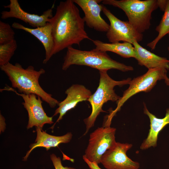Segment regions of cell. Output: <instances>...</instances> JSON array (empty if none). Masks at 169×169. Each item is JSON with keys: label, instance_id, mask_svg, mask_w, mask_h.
Returning a JSON list of instances; mask_svg holds the SVG:
<instances>
[{"label": "cell", "instance_id": "cell-1", "mask_svg": "<svg viewBox=\"0 0 169 169\" xmlns=\"http://www.w3.org/2000/svg\"><path fill=\"white\" fill-rule=\"evenodd\" d=\"M72 0L61 1L49 22L52 26L54 45L53 55L73 44L80 45L85 39L91 40L85 30V22Z\"/></svg>", "mask_w": 169, "mask_h": 169}, {"label": "cell", "instance_id": "cell-2", "mask_svg": "<svg viewBox=\"0 0 169 169\" xmlns=\"http://www.w3.org/2000/svg\"><path fill=\"white\" fill-rule=\"evenodd\" d=\"M0 69L8 76L12 87L17 89L20 93L34 94L51 108L58 105L59 102L54 98L51 94L45 91L39 84L40 76L45 72L44 69L36 70L32 65L24 69L19 63L13 65L10 63L0 66Z\"/></svg>", "mask_w": 169, "mask_h": 169}, {"label": "cell", "instance_id": "cell-3", "mask_svg": "<svg viewBox=\"0 0 169 169\" xmlns=\"http://www.w3.org/2000/svg\"><path fill=\"white\" fill-rule=\"evenodd\" d=\"M73 65L87 66L99 71L115 69L127 72L134 69L131 66L113 60L106 52L95 49L90 51L82 50L70 46L67 48L62 69L66 70Z\"/></svg>", "mask_w": 169, "mask_h": 169}, {"label": "cell", "instance_id": "cell-4", "mask_svg": "<svg viewBox=\"0 0 169 169\" xmlns=\"http://www.w3.org/2000/svg\"><path fill=\"white\" fill-rule=\"evenodd\" d=\"M100 78L99 85L95 92L87 100L90 104L92 111L87 118L84 120L86 125V131L84 135H86L94 125L97 118L100 112H105L102 109L103 105L108 101H118L120 97L118 95L114 89L116 86H121L129 84L131 78L120 81L112 79L106 70H99Z\"/></svg>", "mask_w": 169, "mask_h": 169}, {"label": "cell", "instance_id": "cell-5", "mask_svg": "<svg viewBox=\"0 0 169 169\" xmlns=\"http://www.w3.org/2000/svg\"><path fill=\"white\" fill-rule=\"evenodd\" d=\"M102 3L122 10L129 22L141 33L149 28L152 13L158 8V0H104Z\"/></svg>", "mask_w": 169, "mask_h": 169}, {"label": "cell", "instance_id": "cell-6", "mask_svg": "<svg viewBox=\"0 0 169 169\" xmlns=\"http://www.w3.org/2000/svg\"><path fill=\"white\" fill-rule=\"evenodd\" d=\"M167 72L166 69L163 68L149 69L145 74L131 80L129 87L124 91L122 96L116 102V108L108 116L106 122L111 124L112 120L116 113L131 97L139 92L150 91L156 84L157 81L165 80L168 77Z\"/></svg>", "mask_w": 169, "mask_h": 169}, {"label": "cell", "instance_id": "cell-7", "mask_svg": "<svg viewBox=\"0 0 169 169\" xmlns=\"http://www.w3.org/2000/svg\"><path fill=\"white\" fill-rule=\"evenodd\" d=\"M116 129L110 126L98 127L90 135L89 142L83 156L90 161L99 164L101 158L108 150L116 144Z\"/></svg>", "mask_w": 169, "mask_h": 169}, {"label": "cell", "instance_id": "cell-8", "mask_svg": "<svg viewBox=\"0 0 169 169\" xmlns=\"http://www.w3.org/2000/svg\"><path fill=\"white\" fill-rule=\"evenodd\" d=\"M102 11L110 22L106 36L110 43L122 41L132 44L134 42L138 43L142 40L143 34L138 32L128 21L120 20L103 4Z\"/></svg>", "mask_w": 169, "mask_h": 169}, {"label": "cell", "instance_id": "cell-9", "mask_svg": "<svg viewBox=\"0 0 169 169\" xmlns=\"http://www.w3.org/2000/svg\"><path fill=\"white\" fill-rule=\"evenodd\" d=\"M132 146L131 144L116 142L103 154L100 163L106 169H139L140 163L132 160L126 154Z\"/></svg>", "mask_w": 169, "mask_h": 169}, {"label": "cell", "instance_id": "cell-10", "mask_svg": "<svg viewBox=\"0 0 169 169\" xmlns=\"http://www.w3.org/2000/svg\"><path fill=\"white\" fill-rule=\"evenodd\" d=\"M4 90L12 91L23 99L24 101L22 104L28 114L27 129L34 126L42 128L45 124L53 123V116L49 117L45 113L43 107L42 100L40 97L33 94H25L18 93L10 87L6 88Z\"/></svg>", "mask_w": 169, "mask_h": 169}, {"label": "cell", "instance_id": "cell-11", "mask_svg": "<svg viewBox=\"0 0 169 169\" xmlns=\"http://www.w3.org/2000/svg\"><path fill=\"white\" fill-rule=\"evenodd\" d=\"M3 7L5 8H9V10L1 12V17L2 19L16 18L36 28L45 26L49 22L50 18L53 17L52 8L46 10L41 15L31 14L22 9L18 0H10V4Z\"/></svg>", "mask_w": 169, "mask_h": 169}, {"label": "cell", "instance_id": "cell-12", "mask_svg": "<svg viewBox=\"0 0 169 169\" xmlns=\"http://www.w3.org/2000/svg\"><path fill=\"white\" fill-rule=\"evenodd\" d=\"M81 8L84 13L83 18L86 25L97 31L106 32L110 25L101 17L103 4L99 3L102 0H73Z\"/></svg>", "mask_w": 169, "mask_h": 169}, {"label": "cell", "instance_id": "cell-13", "mask_svg": "<svg viewBox=\"0 0 169 169\" xmlns=\"http://www.w3.org/2000/svg\"><path fill=\"white\" fill-rule=\"evenodd\" d=\"M67 96L63 101L59 102L58 108L53 115L59 114V117L54 125L62 119L63 116L68 111L74 108L79 102L87 100L92 94L91 91L84 85L73 84L65 91Z\"/></svg>", "mask_w": 169, "mask_h": 169}, {"label": "cell", "instance_id": "cell-14", "mask_svg": "<svg viewBox=\"0 0 169 169\" xmlns=\"http://www.w3.org/2000/svg\"><path fill=\"white\" fill-rule=\"evenodd\" d=\"M12 27L30 33L42 43L45 50V58L43 63L46 64L53 56L52 53L54 45L51 23L48 22L44 26L32 28L26 27L20 23L14 22Z\"/></svg>", "mask_w": 169, "mask_h": 169}, {"label": "cell", "instance_id": "cell-15", "mask_svg": "<svg viewBox=\"0 0 169 169\" xmlns=\"http://www.w3.org/2000/svg\"><path fill=\"white\" fill-rule=\"evenodd\" d=\"M144 113L149 117L150 120V129L147 138L141 144L140 148L145 150L157 146L158 137L159 132L169 124V108L166 110L165 116L162 118L156 117L150 113L144 104Z\"/></svg>", "mask_w": 169, "mask_h": 169}, {"label": "cell", "instance_id": "cell-16", "mask_svg": "<svg viewBox=\"0 0 169 169\" xmlns=\"http://www.w3.org/2000/svg\"><path fill=\"white\" fill-rule=\"evenodd\" d=\"M134 48L135 58L138 64L149 69L163 68L169 69V60L159 56L144 48L137 42L132 44Z\"/></svg>", "mask_w": 169, "mask_h": 169}, {"label": "cell", "instance_id": "cell-17", "mask_svg": "<svg viewBox=\"0 0 169 169\" xmlns=\"http://www.w3.org/2000/svg\"><path fill=\"white\" fill-rule=\"evenodd\" d=\"M37 136L35 143L30 146V149L23 157V160L26 161L33 150L36 148L41 147L45 148L48 150L51 147L57 146L60 144L66 143L71 140L72 134L71 132H68L61 136H56L49 134L43 131L42 128L36 127Z\"/></svg>", "mask_w": 169, "mask_h": 169}, {"label": "cell", "instance_id": "cell-18", "mask_svg": "<svg viewBox=\"0 0 169 169\" xmlns=\"http://www.w3.org/2000/svg\"><path fill=\"white\" fill-rule=\"evenodd\" d=\"M95 46L96 50L106 52H111L124 58L135 57L134 48L133 45L128 42L106 43L98 40H92Z\"/></svg>", "mask_w": 169, "mask_h": 169}, {"label": "cell", "instance_id": "cell-19", "mask_svg": "<svg viewBox=\"0 0 169 169\" xmlns=\"http://www.w3.org/2000/svg\"><path fill=\"white\" fill-rule=\"evenodd\" d=\"M164 13L156 30L158 33L157 37L147 45L151 50H154L159 41L165 36L169 34V0H167Z\"/></svg>", "mask_w": 169, "mask_h": 169}, {"label": "cell", "instance_id": "cell-20", "mask_svg": "<svg viewBox=\"0 0 169 169\" xmlns=\"http://www.w3.org/2000/svg\"><path fill=\"white\" fill-rule=\"evenodd\" d=\"M17 48V41L15 39L8 43L0 44V66L9 63Z\"/></svg>", "mask_w": 169, "mask_h": 169}, {"label": "cell", "instance_id": "cell-21", "mask_svg": "<svg viewBox=\"0 0 169 169\" xmlns=\"http://www.w3.org/2000/svg\"><path fill=\"white\" fill-rule=\"evenodd\" d=\"M15 34L14 30L9 24L0 21V44L15 39Z\"/></svg>", "mask_w": 169, "mask_h": 169}, {"label": "cell", "instance_id": "cell-22", "mask_svg": "<svg viewBox=\"0 0 169 169\" xmlns=\"http://www.w3.org/2000/svg\"><path fill=\"white\" fill-rule=\"evenodd\" d=\"M50 158L55 169H76L74 167L64 166L60 158L57 157L54 154H53L50 155Z\"/></svg>", "mask_w": 169, "mask_h": 169}, {"label": "cell", "instance_id": "cell-23", "mask_svg": "<svg viewBox=\"0 0 169 169\" xmlns=\"http://www.w3.org/2000/svg\"><path fill=\"white\" fill-rule=\"evenodd\" d=\"M83 158L84 162L87 164L90 169H101L98 164L95 162L90 161L86 157L83 156Z\"/></svg>", "mask_w": 169, "mask_h": 169}, {"label": "cell", "instance_id": "cell-24", "mask_svg": "<svg viewBox=\"0 0 169 169\" xmlns=\"http://www.w3.org/2000/svg\"><path fill=\"white\" fill-rule=\"evenodd\" d=\"M167 0H158V8L163 11H164L166 6Z\"/></svg>", "mask_w": 169, "mask_h": 169}, {"label": "cell", "instance_id": "cell-25", "mask_svg": "<svg viewBox=\"0 0 169 169\" xmlns=\"http://www.w3.org/2000/svg\"><path fill=\"white\" fill-rule=\"evenodd\" d=\"M0 129H4L5 128V119L2 115L0 114Z\"/></svg>", "mask_w": 169, "mask_h": 169}, {"label": "cell", "instance_id": "cell-26", "mask_svg": "<svg viewBox=\"0 0 169 169\" xmlns=\"http://www.w3.org/2000/svg\"><path fill=\"white\" fill-rule=\"evenodd\" d=\"M169 37V34H168ZM168 50L169 51V47L168 48ZM165 80V82L166 84L168 85H169V78L167 77Z\"/></svg>", "mask_w": 169, "mask_h": 169}]
</instances>
